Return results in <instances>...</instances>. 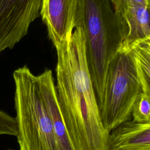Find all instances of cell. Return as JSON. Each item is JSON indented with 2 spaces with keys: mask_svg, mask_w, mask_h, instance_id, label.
<instances>
[{
  "mask_svg": "<svg viewBox=\"0 0 150 150\" xmlns=\"http://www.w3.org/2000/svg\"><path fill=\"white\" fill-rule=\"evenodd\" d=\"M55 48L57 100L74 149L108 150L110 134L100 117L83 32L74 30Z\"/></svg>",
  "mask_w": 150,
  "mask_h": 150,
  "instance_id": "6da1fadb",
  "label": "cell"
},
{
  "mask_svg": "<svg viewBox=\"0 0 150 150\" xmlns=\"http://www.w3.org/2000/svg\"><path fill=\"white\" fill-rule=\"evenodd\" d=\"M108 150H150V122L122 124L110 133Z\"/></svg>",
  "mask_w": 150,
  "mask_h": 150,
  "instance_id": "ba28073f",
  "label": "cell"
},
{
  "mask_svg": "<svg viewBox=\"0 0 150 150\" xmlns=\"http://www.w3.org/2000/svg\"><path fill=\"white\" fill-rule=\"evenodd\" d=\"M141 93L133 50L118 52L110 63L103 88L96 97L101 122L108 134L130 120L133 105Z\"/></svg>",
  "mask_w": 150,
  "mask_h": 150,
  "instance_id": "277c9868",
  "label": "cell"
},
{
  "mask_svg": "<svg viewBox=\"0 0 150 150\" xmlns=\"http://www.w3.org/2000/svg\"><path fill=\"white\" fill-rule=\"evenodd\" d=\"M77 27L83 33L96 98L103 88L110 63L124 40L122 16L110 0H79L75 19Z\"/></svg>",
  "mask_w": 150,
  "mask_h": 150,
  "instance_id": "7a4b0ae2",
  "label": "cell"
},
{
  "mask_svg": "<svg viewBox=\"0 0 150 150\" xmlns=\"http://www.w3.org/2000/svg\"><path fill=\"white\" fill-rule=\"evenodd\" d=\"M79 0H42L40 15L54 47L69 39L75 29Z\"/></svg>",
  "mask_w": 150,
  "mask_h": 150,
  "instance_id": "5b68a950",
  "label": "cell"
},
{
  "mask_svg": "<svg viewBox=\"0 0 150 150\" xmlns=\"http://www.w3.org/2000/svg\"><path fill=\"white\" fill-rule=\"evenodd\" d=\"M132 121L137 123L150 122V97L141 93L136 99L132 109Z\"/></svg>",
  "mask_w": 150,
  "mask_h": 150,
  "instance_id": "30bf717a",
  "label": "cell"
},
{
  "mask_svg": "<svg viewBox=\"0 0 150 150\" xmlns=\"http://www.w3.org/2000/svg\"><path fill=\"white\" fill-rule=\"evenodd\" d=\"M149 0H120V13L123 6L131 5H148Z\"/></svg>",
  "mask_w": 150,
  "mask_h": 150,
  "instance_id": "7c38bea8",
  "label": "cell"
},
{
  "mask_svg": "<svg viewBox=\"0 0 150 150\" xmlns=\"http://www.w3.org/2000/svg\"><path fill=\"white\" fill-rule=\"evenodd\" d=\"M138 46L142 47L143 49H144L145 50H146L148 52H149L150 53V38L147 39L145 42H142Z\"/></svg>",
  "mask_w": 150,
  "mask_h": 150,
  "instance_id": "4fadbf2b",
  "label": "cell"
},
{
  "mask_svg": "<svg viewBox=\"0 0 150 150\" xmlns=\"http://www.w3.org/2000/svg\"><path fill=\"white\" fill-rule=\"evenodd\" d=\"M18 135V125L16 118L12 117L0 110V135Z\"/></svg>",
  "mask_w": 150,
  "mask_h": 150,
  "instance_id": "8fae6325",
  "label": "cell"
},
{
  "mask_svg": "<svg viewBox=\"0 0 150 150\" xmlns=\"http://www.w3.org/2000/svg\"><path fill=\"white\" fill-rule=\"evenodd\" d=\"M113 4L115 9L118 11H120V0H110Z\"/></svg>",
  "mask_w": 150,
  "mask_h": 150,
  "instance_id": "5bb4252c",
  "label": "cell"
},
{
  "mask_svg": "<svg viewBox=\"0 0 150 150\" xmlns=\"http://www.w3.org/2000/svg\"><path fill=\"white\" fill-rule=\"evenodd\" d=\"M120 14L124 38L120 51H132L150 38V11L148 5H131L123 6Z\"/></svg>",
  "mask_w": 150,
  "mask_h": 150,
  "instance_id": "8992f818",
  "label": "cell"
},
{
  "mask_svg": "<svg viewBox=\"0 0 150 150\" xmlns=\"http://www.w3.org/2000/svg\"><path fill=\"white\" fill-rule=\"evenodd\" d=\"M39 77L43 98L52 122L57 150H74L60 111L52 71L46 69L39 74Z\"/></svg>",
  "mask_w": 150,
  "mask_h": 150,
  "instance_id": "52a82bcc",
  "label": "cell"
},
{
  "mask_svg": "<svg viewBox=\"0 0 150 150\" xmlns=\"http://www.w3.org/2000/svg\"><path fill=\"white\" fill-rule=\"evenodd\" d=\"M133 52L138 64L142 92L150 97V53L139 46Z\"/></svg>",
  "mask_w": 150,
  "mask_h": 150,
  "instance_id": "9c48e42d",
  "label": "cell"
},
{
  "mask_svg": "<svg viewBox=\"0 0 150 150\" xmlns=\"http://www.w3.org/2000/svg\"><path fill=\"white\" fill-rule=\"evenodd\" d=\"M20 150H57L52 122L41 92L39 75L24 66L13 73Z\"/></svg>",
  "mask_w": 150,
  "mask_h": 150,
  "instance_id": "3957f363",
  "label": "cell"
},
{
  "mask_svg": "<svg viewBox=\"0 0 150 150\" xmlns=\"http://www.w3.org/2000/svg\"><path fill=\"white\" fill-rule=\"evenodd\" d=\"M7 150H13V149H7Z\"/></svg>",
  "mask_w": 150,
  "mask_h": 150,
  "instance_id": "2e32d148",
  "label": "cell"
},
{
  "mask_svg": "<svg viewBox=\"0 0 150 150\" xmlns=\"http://www.w3.org/2000/svg\"><path fill=\"white\" fill-rule=\"evenodd\" d=\"M148 8H149V9L150 11V0H149V4H148Z\"/></svg>",
  "mask_w": 150,
  "mask_h": 150,
  "instance_id": "9a60e30c",
  "label": "cell"
}]
</instances>
